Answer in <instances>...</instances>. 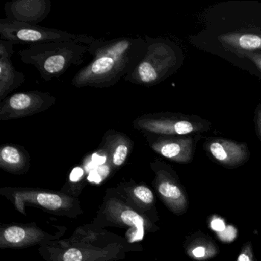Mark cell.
Here are the masks:
<instances>
[{
	"instance_id": "1",
	"label": "cell",
	"mask_w": 261,
	"mask_h": 261,
	"mask_svg": "<svg viewBox=\"0 0 261 261\" xmlns=\"http://www.w3.org/2000/svg\"><path fill=\"white\" fill-rule=\"evenodd\" d=\"M147 44L143 37L96 39L88 45L89 64L77 71L71 83L76 88L114 86L130 74L143 60Z\"/></svg>"
},
{
	"instance_id": "2",
	"label": "cell",
	"mask_w": 261,
	"mask_h": 261,
	"mask_svg": "<svg viewBox=\"0 0 261 261\" xmlns=\"http://www.w3.org/2000/svg\"><path fill=\"white\" fill-rule=\"evenodd\" d=\"M88 45L74 42H51L29 45L19 56L27 65H33L43 80L63 75L71 66L83 63Z\"/></svg>"
},
{
	"instance_id": "3",
	"label": "cell",
	"mask_w": 261,
	"mask_h": 261,
	"mask_svg": "<svg viewBox=\"0 0 261 261\" xmlns=\"http://www.w3.org/2000/svg\"><path fill=\"white\" fill-rule=\"evenodd\" d=\"M144 39L147 44L146 55L124 80L140 86H155L177 71L181 65L182 55L169 41L149 36Z\"/></svg>"
},
{
	"instance_id": "4",
	"label": "cell",
	"mask_w": 261,
	"mask_h": 261,
	"mask_svg": "<svg viewBox=\"0 0 261 261\" xmlns=\"http://www.w3.org/2000/svg\"><path fill=\"white\" fill-rule=\"evenodd\" d=\"M0 39L13 44L34 45L51 42H74L89 45L95 38L85 34H74L65 30L29 25L8 19H0Z\"/></svg>"
},
{
	"instance_id": "5",
	"label": "cell",
	"mask_w": 261,
	"mask_h": 261,
	"mask_svg": "<svg viewBox=\"0 0 261 261\" xmlns=\"http://www.w3.org/2000/svg\"><path fill=\"white\" fill-rule=\"evenodd\" d=\"M210 123L198 116L169 112L152 113L139 116L133 121L134 129L143 135L187 136L210 129Z\"/></svg>"
},
{
	"instance_id": "6",
	"label": "cell",
	"mask_w": 261,
	"mask_h": 261,
	"mask_svg": "<svg viewBox=\"0 0 261 261\" xmlns=\"http://www.w3.org/2000/svg\"><path fill=\"white\" fill-rule=\"evenodd\" d=\"M155 172L153 184L156 193L168 209L175 215H184L189 207V199L175 171L160 160L151 163Z\"/></svg>"
},
{
	"instance_id": "7",
	"label": "cell",
	"mask_w": 261,
	"mask_h": 261,
	"mask_svg": "<svg viewBox=\"0 0 261 261\" xmlns=\"http://www.w3.org/2000/svg\"><path fill=\"white\" fill-rule=\"evenodd\" d=\"M56 97L45 91L15 93L0 101V120L8 121L45 112L56 102Z\"/></svg>"
},
{
	"instance_id": "8",
	"label": "cell",
	"mask_w": 261,
	"mask_h": 261,
	"mask_svg": "<svg viewBox=\"0 0 261 261\" xmlns=\"http://www.w3.org/2000/svg\"><path fill=\"white\" fill-rule=\"evenodd\" d=\"M102 213L111 224L117 226L131 227L136 230V238L142 239L145 231L153 232L158 227L146 215L136 211L119 198L110 197L105 198L102 207Z\"/></svg>"
},
{
	"instance_id": "9",
	"label": "cell",
	"mask_w": 261,
	"mask_h": 261,
	"mask_svg": "<svg viewBox=\"0 0 261 261\" xmlns=\"http://www.w3.org/2000/svg\"><path fill=\"white\" fill-rule=\"evenodd\" d=\"M16 207L21 212H24V204H31L43 207L58 215H69L74 212H81L79 201L65 194L54 192L24 190L15 192Z\"/></svg>"
},
{
	"instance_id": "10",
	"label": "cell",
	"mask_w": 261,
	"mask_h": 261,
	"mask_svg": "<svg viewBox=\"0 0 261 261\" xmlns=\"http://www.w3.org/2000/svg\"><path fill=\"white\" fill-rule=\"evenodd\" d=\"M144 136L149 147L167 160L183 164L190 163L193 160L195 151L193 136Z\"/></svg>"
},
{
	"instance_id": "11",
	"label": "cell",
	"mask_w": 261,
	"mask_h": 261,
	"mask_svg": "<svg viewBox=\"0 0 261 261\" xmlns=\"http://www.w3.org/2000/svg\"><path fill=\"white\" fill-rule=\"evenodd\" d=\"M211 159L227 169H235L245 164L250 156L246 143L221 138H209L204 144Z\"/></svg>"
},
{
	"instance_id": "12",
	"label": "cell",
	"mask_w": 261,
	"mask_h": 261,
	"mask_svg": "<svg viewBox=\"0 0 261 261\" xmlns=\"http://www.w3.org/2000/svg\"><path fill=\"white\" fill-rule=\"evenodd\" d=\"M7 19L21 23L38 25L51 13L50 0H19L4 5Z\"/></svg>"
},
{
	"instance_id": "13",
	"label": "cell",
	"mask_w": 261,
	"mask_h": 261,
	"mask_svg": "<svg viewBox=\"0 0 261 261\" xmlns=\"http://www.w3.org/2000/svg\"><path fill=\"white\" fill-rule=\"evenodd\" d=\"M100 147L110 168L117 170L129 158L134 147V142L124 133L108 129L103 134Z\"/></svg>"
},
{
	"instance_id": "14",
	"label": "cell",
	"mask_w": 261,
	"mask_h": 261,
	"mask_svg": "<svg viewBox=\"0 0 261 261\" xmlns=\"http://www.w3.org/2000/svg\"><path fill=\"white\" fill-rule=\"evenodd\" d=\"M14 44L0 39V101L25 82L23 73L16 71L11 58Z\"/></svg>"
},
{
	"instance_id": "15",
	"label": "cell",
	"mask_w": 261,
	"mask_h": 261,
	"mask_svg": "<svg viewBox=\"0 0 261 261\" xmlns=\"http://www.w3.org/2000/svg\"><path fill=\"white\" fill-rule=\"evenodd\" d=\"M50 238V235L36 227L8 226L1 230L0 247L22 248L39 244Z\"/></svg>"
},
{
	"instance_id": "16",
	"label": "cell",
	"mask_w": 261,
	"mask_h": 261,
	"mask_svg": "<svg viewBox=\"0 0 261 261\" xmlns=\"http://www.w3.org/2000/svg\"><path fill=\"white\" fill-rule=\"evenodd\" d=\"M119 189L123 190V195L136 211L140 213L142 212L153 222L158 221L155 196L149 186L129 182L120 185Z\"/></svg>"
},
{
	"instance_id": "17",
	"label": "cell",
	"mask_w": 261,
	"mask_h": 261,
	"mask_svg": "<svg viewBox=\"0 0 261 261\" xmlns=\"http://www.w3.org/2000/svg\"><path fill=\"white\" fill-rule=\"evenodd\" d=\"M218 39L226 51L238 57H247L250 53L261 51V33L234 32L221 35Z\"/></svg>"
},
{
	"instance_id": "18",
	"label": "cell",
	"mask_w": 261,
	"mask_h": 261,
	"mask_svg": "<svg viewBox=\"0 0 261 261\" xmlns=\"http://www.w3.org/2000/svg\"><path fill=\"white\" fill-rule=\"evenodd\" d=\"M183 247L186 254L195 261H207L220 253L219 247L215 241L201 230L186 237Z\"/></svg>"
},
{
	"instance_id": "19",
	"label": "cell",
	"mask_w": 261,
	"mask_h": 261,
	"mask_svg": "<svg viewBox=\"0 0 261 261\" xmlns=\"http://www.w3.org/2000/svg\"><path fill=\"white\" fill-rule=\"evenodd\" d=\"M30 155L23 146L4 144L0 148V167L10 173H25L30 169Z\"/></svg>"
},
{
	"instance_id": "20",
	"label": "cell",
	"mask_w": 261,
	"mask_h": 261,
	"mask_svg": "<svg viewBox=\"0 0 261 261\" xmlns=\"http://www.w3.org/2000/svg\"><path fill=\"white\" fill-rule=\"evenodd\" d=\"M237 261H256L253 244L250 241H247L242 246Z\"/></svg>"
},
{
	"instance_id": "21",
	"label": "cell",
	"mask_w": 261,
	"mask_h": 261,
	"mask_svg": "<svg viewBox=\"0 0 261 261\" xmlns=\"http://www.w3.org/2000/svg\"><path fill=\"white\" fill-rule=\"evenodd\" d=\"M62 261H85L82 250L77 248H70L64 253Z\"/></svg>"
},
{
	"instance_id": "22",
	"label": "cell",
	"mask_w": 261,
	"mask_h": 261,
	"mask_svg": "<svg viewBox=\"0 0 261 261\" xmlns=\"http://www.w3.org/2000/svg\"><path fill=\"white\" fill-rule=\"evenodd\" d=\"M255 124H256V131L258 137L261 141V103L258 105L255 114Z\"/></svg>"
},
{
	"instance_id": "23",
	"label": "cell",
	"mask_w": 261,
	"mask_h": 261,
	"mask_svg": "<svg viewBox=\"0 0 261 261\" xmlns=\"http://www.w3.org/2000/svg\"><path fill=\"white\" fill-rule=\"evenodd\" d=\"M247 58H248L253 63L256 65V68L261 71V53H253L247 55Z\"/></svg>"
}]
</instances>
